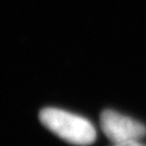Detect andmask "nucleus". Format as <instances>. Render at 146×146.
Wrapping results in <instances>:
<instances>
[{
    "label": "nucleus",
    "mask_w": 146,
    "mask_h": 146,
    "mask_svg": "<svg viewBox=\"0 0 146 146\" xmlns=\"http://www.w3.org/2000/svg\"><path fill=\"white\" fill-rule=\"evenodd\" d=\"M39 120L51 132L70 144L90 145L97 137L96 129L89 120L63 109L44 108L39 113Z\"/></svg>",
    "instance_id": "nucleus-1"
},
{
    "label": "nucleus",
    "mask_w": 146,
    "mask_h": 146,
    "mask_svg": "<svg viewBox=\"0 0 146 146\" xmlns=\"http://www.w3.org/2000/svg\"><path fill=\"white\" fill-rule=\"evenodd\" d=\"M100 127L102 132L114 144L138 140L146 135V128L143 123L111 109L101 113Z\"/></svg>",
    "instance_id": "nucleus-2"
},
{
    "label": "nucleus",
    "mask_w": 146,
    "mask_h": 146,
    "mask_svg": "<svg viewBox=\"0 0 146 146\" xmlns=\"http://www.w3.org/2000/svg\"><path fill=\"white\" fill-rule=\"evenodd\" d=\"M114 146H145L140 143H138L137 140H129V141H123V143H117Z\"/></svg>",
    "instance_id": "nucleus-3"
}]
</instances>
